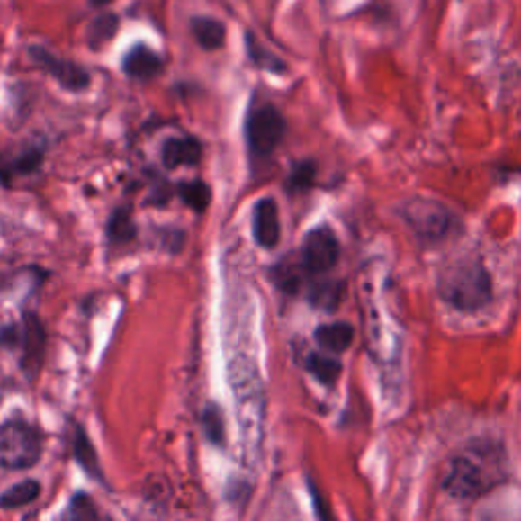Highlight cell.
I'll list each match as a JSON object with an SVG mask.
<instances>
[{"label": "cell", "mask_w": 521, "mask_h": 521, "mask_svg": "<svg viewBox=\"0 0 521 521\" xmlns=\"http://www.w3.org/2000/svg\"><path fill=\"white\" fill-rule=\"evenodd\" d=\"M163 69L161 58L147 45H135L127 51V56L122 58V72L127 74L130 80L147 82L153 80L155 76H159Z\"/></svg>", "instance_id": "cell-10"}, {"label": "cell", "mask_w": 521, "mask_h": 521, "mask_svg": "<svg viewBox=\"0 0 521 521\" xmlns=\"http://www.w3.org/2000/svg\"><path fill=\"white\" fill-rule=\"evenodd\" d=\"M287 122L274 104L255 106L247 116L245 137L255 159H267L283 141Z\"/></svg>", "instance_id": "cell-5"}, {"label": "cell", "mask_w": 521, "mask_h": 521, "mask_svg": "<svg viewBox=\"0 0 521 521\" xmlns=\"http://www.w3.org/2000/svg\"><path fill=\"white\" fill-rule=\"evenodd\" d=\"M163 166L167 169H177L182 166H198L202 159V143L193 137L167 139L161 151Z\"/></svg>", "instance_id": "cell-11"}, {"label": "cell", "mask_w": 521, "mask_h": 521, "mask_svg": "<svg viewBox=\"0 0 521 521\" xmlns=\"http://www.w3.org/2000/svg\"><path fill=\"white\" fill-rule=\"evenodd\" d=\"M41 163H43V153L39 149H31L27 153H22L21 157H17L14 161L3 163V166H0V180L6 184V182H11L13 175L33 174L35 169L41 167Z\"/></svg>", "instance_id": "cell-20"}, {"label": "cell", "mask_w": 521, "mask_h": 521, "mask_svg": "<svg viewBox=\"0 0 521 521\" xmlns=\"http://www.w3.org/2000/svg\"><path fill=\"white\" fill-rule=\"evenodd\" d=\"M21 337H22V328L17 324H9L0 328V346L6 348H14L21 345Z\"/></svg>", "instance_id": "cell-26"}, {"label": "cell", "mask_w": 521, "mask_h": 521, "mask_svg": "<svg viewBox=\"0 0 521 521\" xmlns=\"http://www.w3.org/2000/svg\"><path fill=\"white\" fill-rule=\"evenodd\" d=\"M509 477L508 450L493 438H474L450 458L442 489L458 499H479Z\"/></svg>", "instance_id": "cell-1"}, {"label": "cell", "mask_w": 521, "mask_h": 521, "mask_svg": "<svg viewBox=\"0 0 521 521\" xmlns=\"http://www.w3.org/2000/svg\"><path fill=\"white\" fill-rule=\"evenodd\" d=\"M39 493H41V485L35 479L21 481V483L0 493V509H19L22 505L33 503Z\"/></svg>", "instance_id": "cell-16"}, {"label": "cell", "mask_w": 521, "mask_h": 521, "mask_svg": "<svg viewBox=\"0 0 521 521\" xmlns=\"http://www.w3.org/2000/svg\"><path fill=\"white\" fill-rule=\"evenodd\" d=\"M340 293H342V285L337 282L318 283V285H314L312 293H310V300H312V303L318 308L334 310L340 301Z\"/></svg>", "instance_id": "cell-24"}, {"label": "cell", "mask_w": 521, "mask_h": 521, "mask_svg": "<svg viewBox=\"0 0 521 521\" xmlns=\"http://www.w3.org/2000/svg\"><path fill=\"white\" fill-rule=\"evenodd\" d=\"M0 166H3V161H0Z\"/></svg>", "instance_id": "cell-29"}, {"label": "cell", "mask_w": 521, "mask_h": 521, "mask_svg": "<svg viewBox=\"0 0 521 521\" xmlns=\"http://www.w3.org/2000/svg\"><path fill=\"white\" fill-rule=\"evenodd\" d=\"M306 369L312 373V375L320 381L322 385H334L342 373V364L340 361L332 359V356L312 353L306 361Z\"/></svg>", "instance_id": "cell-18"}, {"label": "cell", "mask_w": 521, "mask_h": 521, "mask_svg": "<svg viewBox=\"0 0 521 521\" xmlns=\"http://www.w3.org/2000/svg\"><path fill=\"white\" fill-rule=\"evenodd\" d=\"M190 29L200 48L206 51L220 49L224 41H227V27L219 19L193 17L190 21Z\"/></svg>", "instance_id": "cell-14"}, {"label": "cell", "mask_w": 521, "mask_h": 521, "mask_svg": "<svg viewBox=\"0 0 521 521\" xmlns=\"http://www.w3.org/2000/svg\"><path fill=\"white\" fill-rule=\"evenodd\" d=\"M111 3H112V0H90V4L96 6V9H103V6L111 4Z\"/></svg>", "instance_id": "cell-28"}, {"label": "cell", "mask_w": 521, "mask_h": 521, "mask_svg": "<svg viewBox=\"0 0 521 521\" xmlns=\"http://www.w3.org/2000/svg\"><path fill=\"white\" fill-rule=\"evenodd\" d=\"M314 338L322 351L328 353H345L348 346L353 345L355 328L346 322H334L318 326L314 332Z\"/></svg>", "instance_id": "cell-13"}, {"label": "cell", "mask_w": 521, "mask_h": 521, "mask_svg": "<svg viewBox=\"0 0 521 521\" xmlns=\"http://www.w3.org/2000/svg\"><path fill=\"white\" fill-rule=\"evenodd\" d=\"M69 442H72V454L77 464H80L90 477H94L98 483H104V474L103 469H100L94 445H92L90 438L85 436L84 427L80 424L69 422Z\"/></svg>", "instance_id": "cell-12"}, {"label": "cell", "mask_w": 521, "mask_h": 521, "mask_svg": "<svg viewBox=\"0 0 521 521\" xmlns=\"http://www.w3.org/2000/svg\"><path fill=\"white\" fill-rule=\"evenodd\" d=\"M400 214L409 230L427 245L440 243L456 230V216L453 210L438 200L424 196L411 198L403 202Z\"/></svg>", "instance_id": "cell-3"}, {"label": "cell", "mask_w": 521, "mask_h": 521, "mask_svg": "<svg viewBox=\"0 0 521 521\" xmlns=\"http://www.w3.org/2000/svg\"><path fill=\"white\" fill-rule=\"evenodd\" d=\"M310 491H312V499H314V508L318 511V521H332V516L328 511V505H326L322 493L318 491L314 483H310Z\"/></svg>", "instance_id": "cell-27"}, {"label": "cell", "mask_w": 521, "mask_h": 521, "mask_svg": "<svg viewBox=\"0 0 521 521\" xmlns=\"http://www.w3.org/2000/svg\"><path fill=\"white\" fill-rule=\"evenodd\" d=\"M253 237L261 248H275L282 237L279 210L274 198H261L253 208Z\"/></svg>", "instance_id": "cell-9"}, {"label": "cell", "mask_w": 521, "mask_h": 521, "mask_svg": "<svg viewBox=\"0 0 521 521\" xmlns=\"http://www.w3.org/2000/svg\"><path fill=\"white\" fill-rule=\"evenodd\" d=\"M21 328H22L21 369L31 381H33V379H37L39 371H41V364H43L45 328H43L41 320H39L35 314H27L25 318H22Z\"/></svg>", "instance_id": "cell-8"}, {"label": "cell", "mask_w": 521, "mask_h": 521, "mask_svg": "<svg viewBox=\"0 0 521 521\" xmlns=\"http://www.w3.org/2000/svg\"><path fill=\"white\" fill-rule=\"evenodd\" d=\"M69 521H112L111 516H106L98 509L90 495L76 493L69 501Z\"/></svg>", "instance_id": "cell-22"}, {"label": "cell", "mask_w": 521, "mask_h": 521, "mask_svg": "<svg viewBox=\"0 0 521 521\" xmlns=\"http://www.w3.org/2000/svg\"><path fill=\"white\" fill-rule=\"evenodd\" d=\"M438 295L458 312H479L493 298L491 275L481 261H453L440 269Z\"/></svg>", "instance_id": "cell-2"}, {"label": "cell", "mask_w": 521, "mask_h": 521, "mask_svg": "<svg viewBox=\"0 0 521 521\" xmlns=\"http://www.w3.org/2000/svg\"><path fill=\"white\" fill-rule=\"evenodd\" d=\"M340 256L338 238L330 227L310 230L301 245V267L308 274L318 275L330 271Z\"/></svg>", "instance_id": "cell-6"}, {"label": "cell", "mask_w": 521, "mask_h": 521, "mask_svg": "<svg viewBox=\"0 0 521 521\" xmlns=\"http://www.w3.org/2000/svg\"><path fill=\"white\" fill-rule=\"evenodd\" d=\"M202 427H204V436L208 442L220 446L224 445V419L222 411L216 403H208V406L202 409Z\"/></svg>", "instance_id": "cell-23"}, {"label": "cell", "mask_w": 521, "mask_h": 521, "mask_svg": "<svg viewBox=\"0 0 521 521\" xmlns=\"http://www.w3.org/2000/svg\"><path fill=\"white\" fill-rule=\"evenodd\" d=\"M121 19L114 13H100L98 17L90 22L88 27V45L94 51H100L103 45L112 41L116 31H119Z\"/></svg>", "instance_id": "cell-17"}, {"label": "cell", "mask_w": 521, "mask_h": 521, "mask_svg": "<svg viewBox=\"0 0 521 521\" xmlns=\"http://www.w3.org/2000/svg\"><path fill=\"white\" fill-rule=\"evenodd\" d=\"M41 436L22 419H11L0 426V469H31L41 458Z\"/></svg>", "instance_id": "cell-4"}, {"label": "cell", "mask_w": 521, "mask_h": 521, "mask_svg": "<svg viewBox=\"0 0 521 521\" xmlns=\"http://www.w3.org/2000/svg\"><path fill=\"white\" fill-rule=\"evenodd\" d=\"M106 237L111 245H127L137 237V224L133 222L129 208H116L108 219Z\"/></svg>", "instance_id": "cell-15"}, {"label": "cell", "mask_w": 521, "mask_h": 521, "mask_svg": "<svg viewBox=\"0 0 521 521\" xmlns=\"http://www.w3.org/2000/svg\"><path fill=\"white\" fill-rule=\"evenodd\" d=\"M177 193H180L184 204L190 206L193 212H198V214L204 212V210L210 206V200H212V190H210V185L202 180L180 184Z\"/></svg>", "instance_id": "cell-19"}, {"label": "cell", "mask_w": 521, "mask_h": 521, "mask_svg": "<svg viewBox=\"0 0 521 521\" xmlns=\"http://www.w3.org/2000/svg\"><path fill=\"white\" fill-rule=\"evenodd\" d=\"M316 180V163L314 161H300L298 166L292 169L290 180H287V188L292 192L308 190Z\"/></svg>", "instance_id": "cell-25"}, {"label": "cell", "mask_w": 521, "mask_h": 521, "mask_svg": "<svg viewBox=\"0 0 521 521\" xmlns=\"http://www.w3.org/2000/svg\"><path fill=\"white\" fill-rule=\"evenodd\" d=\"M245 41H247L248 58L253 59V64L256 67L267 69V72H274V74H283L285 72V69H287L285 61H282L277 56H274V53L263 48V45L256 41V39L251 33H247Z\"/></svg>", "instance_id": "cell-21"}, {"label": "cell", "mask_w": 521, "mask_h": 521, "mask_svg": "<svg viewBox=\"0 0 521 521\" xmlns=\"http://www.w3.org/2000/svg\"><path fill=\"white\" fill-rule=\"evenodd\" d=\"M29 56L35 61L37 67H41L43 72L56 77L61 88L69 92H82L90 85V74L84 67L74 64V61L61 59L45 48H37V45L29 48Z\"/></svg>", "instance_id": "cell-7"}]
</instances>
